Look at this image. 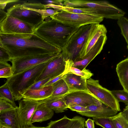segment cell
<instances>
[{
  "mask_svg": "<svg viewBox=\"0 0 128 128\" xmlns=\"http://www.w3.org/2000/svg\"><path fill=\"white\" fill-rule=\"evenodd\" d=\"M52 92V85L35 90L28 89L22 95L23 98L37 101H41L48 98Z\"/></svg>",
  "mask_w": 128,
  "mask_h": 128,
  "instance_id": "obj_19",
  "label": "cell"
},
{
  "mask_svg": "<svg viewBox=\"0 0 128 128\" xmlns=\"http://www.w3.org/2000/svg\"><path fill=\"white\" fill-rule=\"evenodd\" d=\"M7 11V15L12 16L28 24L34 30L43 21L40 15L28 9L23 2L13 5Z\"/></svg>",
  "mask_w": 128,
  "mask_h": 128,
  "instance_id": "obj_8",
  "label": "cell"
},
{
  "mask_svg": "<svg viewBox=\"0 0 128 128\" xmlns=\"http://www.w3.org/2000/svg\"><path fill=\"white\" fill-rule=\"evenodd\" d=\"M47 62L34 66L7 78L6 83L11 90L14 100L23 98L22 95L36 82Z\"/></svg>",
  "mask_w": 128,
  "mask_h": 128,
  "instance_id": "obj_3",
  "label": "cell"
},
{
  "mask_svg": "<svg viewBox=\"0 0 128 128\" xmlns=\"http://www.w3.org/2000/svg\"><path fill=\"white\" fill-rule=\"evenodd\" d=\"M62 78L67 85L70 92L79 90L88 91L86 86V80L80 76L68 73L64 74Z\"/></svg>",
  "mask_w": 128,
  "mask_h": 128,
  "instance_id": "obj_17",
  "label": "cell"
},
{
  "mask_svg": "<svg viewBox=\"0 0 128 128\" xmlns=\"http://www.w3.org/2000/svg\"><path fill=\"white\" fill-rule=\"evenodd\" d=\"M0 46L3 47L2 44V42H1L0 35Z\"/></svg>",
  "mask_w": 128,
  "mask_h": 128,
  "instance_id": "obj_46",
  "label": "cell"
},
{
  "mask_svg": "<svg viewBox=\"0 0 128 128\" xmlns=\"http://www.w3.org/2000/svg\"><path fill=\"white\" fill-rule=\"evenodd\" d=\"M50 17L62 23L76 28L89 24H99L104 19L98 16L70 13L62 10Z\"/></svg>",
  "mask_w": 128,
  "mask_h": 128,
  "instance_id": "obj_6",
  "label": "cell"
},
{
  "mask_svg": "<svg viewBox=\"0 0 128 128\" xmlns=\"http://www.w3.org/2000/svg\"><path fill=\"white\" fill-rule=\"evenodd\" d=\"M68 108L72 111H76L78 113L89 111L86 107L75 104H70L68 105Z\"/></svg>",
  "mask_w": 128,
  "mask_h": 128,
  "instance_id": "obj_34",
  "label": "cell"
},
{
  "mask_svg": "<svg viewBox=\"0 0 128 128\" xmlns=\"http://www.w3.org/2000/svg\"><path fill=\"white\" fill-rule=\"evenodd\" d=\"M94 122L103 128H117L109 118H92Z\"/></svg>",
  "mask_w": 128,
  "mask_h": 128,
  "instance_id": "obj_32",
  "label": "cell"
},
{
  "mask_svg": "<svg viewBox=\"0 0 128 128\" xmlns=\"http://www.w3.org/2000/svg\"><path fill=\"white\" fill-rule=\"evenodd\" d=\"M34 28L28 24L10 15H7L0 24V33L32 34Z\"/></svg>",
  "mask_w": 128,
  "mask_h": 128,
  "instance_id": "obj_10",
  "label": "cell"
},
{
  "mask_svg": "<svg viewBox=\"0 0 128 128\" xmlns=\"http://www.w3.org/2000/svg\"><path fill=\"white\" fill-rule=\"evenodd\" d=\"M107 39L106 35L101 36L83 59L74 62L67 61L66 62L72 66L81 70L86 68L91 62L101 52Z\"/></svg>",
  "mask_w": 128,
  "mask_h": 128,
  "instance_id": "obj_14",
  "label": "cell"
},
{
  "mask_svg": "<svg viewBox=\"0 0 128 128\" xmlns=\"http://www.w3.org/2000/svg\"><path fill=\"white\" fill-rule=\"evenodd\" d=\"M18 106L0 112L1 125L9 128H20L18 116Z\"/></svg>",
  "mask_w": 128,
  "mask_h": 128,
  "instance_id": "obj_18",
  "label": "cell"
},
{
  "mask_svg": "<svg viewBox=\"0 0 128 128\" xmlns=\"http://www.w3.org/2000/svg\"><path fill=\"white\" fill-rule=\"evenodd\" d=\"M66 104H74L86 107L100 102L88 91L79 90L69 92L63 97Z\"/></svg>",
  "mask_w": 128,
  "mask_h": 128,
  "instance_id": "obj_12",
  "label": "cell"
},
{
  "mask_svg": "<svg viewBox=\"0 0 128 128\" xmlns=\"http://www.w3.org/2000/svg\"><path fill=\"white\" fill-rule=\"evenodd\" d=\"M14 107L9 102L0 98V112L3 110L12 108Z\"/></svg>",
  "mask_w": 128,
  "mask_h": 128,
  "instance_id": "obj_37",
  "label": "cell"
},
{
  "mask_svg": "<svg viewBox=\"0 0 128 128\" xmlns=\"http://www.w3.org/2000/svg\"><path fill=\"white\" fill-rule=\"evenodd\" d=\"M50 78H47L36 82L31 86L28 89L35 90L42 87L44 84L50 80Z\"/></svg>",
  "mask_w": 128,
  "mask_h": 128,
  "instance_id": "obj_33",
  "label": "cell"
},
{
  "mask_svg": "<svg viewBox=\"0 0 128 128\" xmlns=\"http://www.w3.org/2000/svg\"></svg>",
  "mask_w": 128,
  "mask_h": 128,
  "instance_id": "obj_49",
  "label": "cell"
},
{
  "mask_svg": "<svg viewBox=\"0 0 128 128\" xmlns=\"http://www.w3.org/2000/svg\"><path fill=\"white\" fill-rule=\"evenodd\" d=\"M26 6L28 9L35 11L40 15L43 21L47 18L52 16L61 11L51 8L45 9H36L28 8Z\"/></svg>",
  "mask_w": 128,
  "mask_h": 128,
  "instance_id": "obj_29",
  "label": "cell"
},
{
  "mask_svg": "<svg viewBox=\"0 0 128 128\" xmlns=\"http://www.w3.org/2000/svg\"><path fill=\"white\" fill-rule=\"evenodd\" d=\"M19 0H0V4H7L8 3L14 2H18Z\"/></svg>",
  "mask_w": 128,
  "mask_h": 128,
  "instance_id": "obj_43",
  "label": "cell"
},
{
  "mask_svg": "<svg viewBox=\"0 0 128 128\" xmlns=\"http://www.w3.org/2000/svg\"><path fill=\"white\" fill-rule=\"evenodd\" d=\"M1 126V123L0 122V127Z\"/></svg>",
  "mask_w": 128,
  "mask_h": 128,
  "instance_id": "obj_48",
  "label": "cell"
},
{
  "mask_svg": "<svg viewBox=\"0 0 128 128\" xmlns=\"http://www.w3.org/2000/svg\"><path fill=\"white\" fill-rule=\"evenodd\" d=\"M116 71L124 90L128 93V57L117 64Z\"/></svg>",
  "mask_w": 128,
  "mask_h": 128,
  "instance_id": "obj_21",
  "label": "cell"
},
{
  "mask_svg": "<svg viewBox=\"0 0 128 128\" xmlns=\"http://www.w3.org/2000/svg\"><path fill=\"white\" fill-rule=\"evenodd\" d=\"M26 128H47V126L44 127H38L34 126L33 125Z\"/></svg>",
  "mask_w": 128,
  "mask_h": 128,
  "instance_id": "obj_44",
  "label": "cell"
},
{
  "mask_svg": "<svg viewBox=\"0 0 128 128\" xmlns=\"http://www.w3.org/2000/svg\"><path fill=\"white\" fill-rule=\"evenodd\" d=\"M0 35L3 48L8 52L11 60L25 56L53 54L61 51L60 49L49 44L34 33H0Z\"/></svg>",
  "mask_w": 128,
  "mask_h": 128,
  "instance_id": "obj_1",
  "label": "cell"
},
{
  "mask_svg": "<svg viewBox=\"0 0 128 128\" xmlns=\"http://www.w3.org/2000/svg\"><path fill=\"white\" fill-rule=\"evenodd\" d=\"M86 83L88 91L101 102L114 110L120 111L119 102L113 96L111 91L102 86L98 80L90 78L86 80Z\"/></svg>",
  "mask_w": 128,
  "mask_h": 128,
  "instance_id": "obj_7",
  "label": "cell"
},
{
  "mask_svg": "<svg viewBox=\"0 0 128 128\" xmlns=\"http://www.w3.org/2000/svg\"><path fill=\"white\" fill-rule=\"evenodd\" d=\"M7 4H0V9L4 10L6 7Z\"/></svg>",
  "mask_w": 128,
  "mask_h": 128,
  "instance_id": "obj_45",
  "label": "cell"
},
{
  "mask_svg": "<svg viewBox=\"0 0 128 128\" xmlns=\"http://www.w3.org/2000/svg\"><path fill=\"white\" fill-rule=\"evenodd\" d=\"M109 118L117 128H128V105L122 112Z\"/></svg>",
  "mask_w": 128,
  "mask_h": 128,
  "instance_id": "obj_24",
  "label": "cell"
},
{
  "mask_svg": "<svg viewBox=\"0 0 128 128\" xmlns=\"http://www.w3.org/2000/svg\"><path fill=\"white\" fill-rule=\"evenodd\" d=\"M113 96L119 102H121L128 105V93L124 90L111 91Z\"/></svg>",
  "mask_w": 128,
  "mask_h": 128,
  "instance_id": "obj_31",
  "label": "cell"
},
{
  "mask_svg": "<svg viewBox=\"0 0 128 128\" xmlns=\"http://www.w3.org/2000/svg\"><path fill=\"white\" fill-rule=\"evenodd\" d=\"M94 24L83 26L76 28L69 37L61 50L65 61L80 60V53L83 48Z\"/></svg>",
  "mask_w": 128,
  "mask_h": 128,
  "instance_id": "obj_5",
  "label": "cell"
},
{
  "mask_svg": "<svg viewBox=\"0 0 128 128\" xmlns=\"http://www.w3.org/2000/svg\"><path fill=\"white\" fill-rule=\"evenodd\" d=\"M76 28L49 17L34 29V34L62 50L72 34Z\"/></svg>",
  "mask_w": 128,
  "mask_h": 128,
  "instance_id": "obj_2",
  "label": "cell"
},
{
  "mask_svg": "<svg viewBox=\"0 0 128 128\" xmlns=\"http://www.w3.org/2000/svg\"><path fill=\"white\" fill-rule=\"evenodd\" d=\"M117 23L120 29L121 34L124 38L128 48V20L124 16L118 20Z\"/></svg>",
  "mask_w": 128,
  "mask_h": 128,
  "instance_id": "obj_27",
  "label": "cell"
},
{
  "mask_svg": "<svg viewBox=\"0 0 128 128\" xmlns=\"http://www.w3.org/2000/svg\"><path fill=\"white\" fill-rule=\"evenodd\" d=\"M85 119L78 116H76L72 118L66 128H85Z\"/></svg>",
  "mask_w": 128,
  "mask_h": 128,
  "instance_id": "obj_30",
  "label": "cell"
},
{
  "mask_svg": "<svg viewBox=\"0 0 128 128\" xmlns=\"http://www.w3.org/2000/svg\"><path fill=\"white\" fill-rule=\"evenodd\" d=\"M86 107L89 111L78 113L87 117L101 118H110L117 114L118 112L101 102L97 104L91 105Z\"/></svg>",
  "mask_w": 128,
  "mask_h": 128,
  "instance_id": "obj_16",
  "label": "cell"
},
{
  "mask_svg": "<svg viewBox=\"0 0 128 128\" xmlns=\"http://www.w3.org/2000/svg\"><path fill=\"white\" fill-rule=\"evenodd\" d=\"M85 126L87 128H94V121L93 120L88 119L85 122Z\"/></svg>",
  "mask_w": 128,
  "mask_h": 128,
  "instance_id": "obj_40",
  "label": "cell"
},
{
  "mask_svg": "<svg viewBox=\"0 0 128 128\" xmlns=\"http://www.w3.org/2000/svg\"><path fill=\"white\" fill-rule=\"evenodd\" d=\"M54 112L47 107L44 103H41L38 106L33 114L31 120V124L35 122H41L51 119L54 115Z\"/></svg>",
  "mask_w": 128,
  "mask_h": 128,
  "instance_id": "obj_20",
  "label": "cell"
},
{
  "mask_svg": "<svg viewBox=\"0 0 128 128\" xmlns=\"http://www.w3.org/2000/svg\"><path fill=\"white\" fill-rule=\"evenodd\" d=\"M0 98L9 102L14 107H17L14 102L13 94L6 83L0 86Z\"/></svg>",
  "mask_w": 128,
  "mask_h": 128,
  "instance_id": "obj_26",
  "label": "cell"
},
{
  "mask_svg": "<svg viewBox=\"0 0 128 128\" xmlns=\"http://www.w3.org/2000/svg\"><path fill=\"white\" fill-rule=\"evenodd\" d=\"M0 128H9L6 127V126H4L1 125V126L0 127Z\"/></svg>",
  "mask_w": 128,
  "mask_h": 128,
  "instance_id": "obj_47",
  "label": "cell"
},
{
  "mask_svg": "<svg viewBox=\"0 0 128 128\" xmlns=\"http://www.w3.org/2000/svg\"><path fill=\"white\" fill-rule=\"evenodd\" d=\"M64 6L80 8H90L95 15L113 20L124 16L125 12L106 0H63Z\"/></svg>",
  "mask_w": 128,
  "mask_h": 128,
  "instance_id": "obj_4",
  "label": "cell"
},
{
  "mask_svg": "<svg viewBox=\"0 0 128 128\" xmlns=\"http://www.w3.org/2000/svg\"><path fill=\"white\" fill-rule=\"evenodd\" d=\"M63 97L47 98L40 101L41 103H44L47 107L52 109L56 113H62L68 110V108Z\"/></svg>",
  "mask_w": 128,
  "mask_h": 128,
  "instance_id": "obj_22",
  "label": "cell"
},
{
  "mask_svg": "<svg viewBox=\"0 0 128 128\" xmlns=\"http://www.w3.org/2000/svg\"><path fill=\"white\" fill-rule=\"evenodd\" d=\"M66 68V62L61 53L59 56L47 62L36 82L47 78H52L55 77L64 72Z\"/></svg>",
  "mask_w": 128,
  "mask_h": 128,
  "instance_id": "obj_13",
  "label": "cell"
},
{
  "mask_svg": "<svg viewBox=\"0 0 128 128\" xmlns=\"http://www.w3.org/2000/svg\"><path fill=\"white\" fill-rule=\"evenodd\" d=\"M52 86V93L48 98L62 97L70 92L67 85L62 78L59 80Z\"/></svg>",
  "mask_w": 128,
  "mask_h": 128,
  "instance_id": "obj_23",
  "label": "cell"
},
{
  "mask_svg": "<svg viewBox=\"0 0 128 128\" xmlns=\"http://www.w3.org/2000/svg\"><path fill=\"white\" fill-rule=\"evenodd\" d=\"M61 53L25 56L12 59L10 62L12 64L13 75L34 66L47 62L59 56Z\"/></svg>",
  "mask_w": 128,
  "mask_h": 128,
  "instance_id": "obj_9",
  "label": "cell"
},
{
  "mask_svg": "<svg viewBox=\"0 0 128 128\" xmlns=\"http://www.w3.org/2000/svg\"><path fill=\"white\" fill-rule=\"evenodd\" d=\"M66 74V73L64 72L58 76L51 79L46 82L43 87L52 85L59 80L62 78Z\"/></svg>",
  "mask_w": 128,
  "mask_h": 128,
  "instance_id": "obj_38",
  "label": "cell"
},
{
  "mask_svg": "<svg viewBox=\"0 0 128 128\" xmlns=\"http://www.w3.org/2000/svg\"><path fill=\"white\" fill-rule=\"evenodd\" d=\"M11 66L7 62H0V70L5 68Z\"/></svg>",
  "mask_w": 128,
  "mask_h": 128,
  "instance_id": "obj_42",
  "label": "cell"
},
{
  "mask_svg": "<svg viewBox=\"0 0 128 128\" xmlns=\"http://www.w3.org/2000/svg\"><path fill=\"white\" fill-rule=\"evenodd\" d=\"M13 76L12 66L6 67L0 70V78H7Z\"/></svg>",
  "mask_w": 128,
  "mask_h": 128,
  "instance_id": "obj_35",
  "label": "cell"
},
{
  "mask_svg": "<svg viewBox=\"0 0 128 128\" xmlns=\"http://www.w3.org/2000/svg\"><path fill=\"white\" fill-rule=\"evenodd\" d=\"M64 72L66 74L70 73L80 76L86 80L90 78L94 75L88 69L85 68L83 70H81L76 68L72 66L66 62Z\"/></svg>",
  "mask_w": 128,
  "mask_h": 128,
  "instance_id": "obj_25",
  "label": "cell"
},
{
  "mask_svg": "<svg viewBox=\"0 0 128 128\" xmlns=\"http://www.w3.org/2000/svg\"><path fill=\"white\" fill-rule=\"evenodd\" d=\"M11 60L7 50L3 47L0 46V62L10 61Z\"/></svg>",
  "mask_w": 128,
  "mask_h": 128,
  "instance_id": "obj_36",
  "label": "cell"
},
{
  "mask_svg": "<svg viewBox=\"0 0 128 128\" xmlns=\"http://www.w3.org/2000/svg\"><path fill=\"white\" fill-rule=\"evenodd\" d=\"M7 12L4 10L0 9V24L7 16Z\"/></svg>",
  "mask_w": 128,
  "mask_h": 128,
  "instance_id": "obj_41",
  "label": "cell"
},
{
  "mask_svg": "<svg viewBox=\"0 0 128 128\" xmlns=\"http://www.w3.org/2000/svg\"><path fill=\"white\" fill-rule=\"evenodd\" d=\"M70 119L64 115L59 120L51 121L48 124L47 128H66Z\"/></svg>",
  "mask_w": 128,
  "mask_h": 128,
  "instance_id": "obj_28",
  "label": "cell"
},
{
  "mask_svg": "<svg viewBox=\"0 0 128 128\" xmlns=\"http://www.w3.org/2000/svg\"><path fill=\"white\" fill-rule=\"evenodd\" d=\"M106 28L102 24H94L86 41L80 53V60L83 59L101 36L106 35Z\"/></svg>",
  "mask_w": 128,
  "mask_h": 128,
  "instance_id": "obj_15",
  "label": "cell"
},
{
  "mask_svg": "<svg viewBox=\"0 0 128 128\" xmlns=\"http://www.w3.org/2000/svg\"><path fill=\"white\" fill-rule=\"evenodd\" d=\"M44 4H51L56 5L64 6L63 0H48L43 1Z\"/></svg>",
  "mask_w": 128,
  "mask_h": 128,
  "instance_id": "obj_39",
  "label": "cell"
},
{
  "mask_svg": "<svg viewBox=\"0 0 128 128\" xmlns=\"http://www.w3.org/2000/svg\"><path fill=\"white\" fill-rule=\"evenodd\" d=\"M41 103L37 101L25 98L19 100L17 112L20 128H26L32 125L31 120L38 106Z\"/></svg>",
  "mask_w": 128,
  "mask_h": 128,
  "instance_id": "obj_11",
  "label": "cell"
}]
</instances>
